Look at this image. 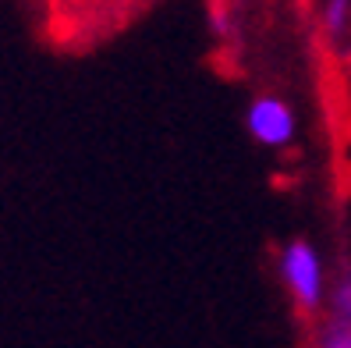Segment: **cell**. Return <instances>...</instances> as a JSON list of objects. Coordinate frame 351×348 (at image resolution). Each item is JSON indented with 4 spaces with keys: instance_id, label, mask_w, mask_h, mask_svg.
<instances>
[{
    "instance_id": "obj_1",
    "label": "cell",
    "mask_w": 351,
    "mask_h": 348,
    "mask_svg": "<svg viewBox=\"0 0 351 348\" xmlns=\"http://www.w3.org/2000/svg\"><path fill=\"white\" fill-rule=\"evenodd\" d=\"M280 281L287 295H291L295 310L305 316L323 313L326 305V270H323V256L308 238H291L280 249Z\"/></svg>"
},
{
    "instance_id": "obj_2",
    "label": "cell",
    "mask_w": 351,
    "mask_h": 348,
    "mask_svg": "<svg viewBox=\"0 0 351 348\" xmlns=\"http://www.w3.org/2000/svg\"><path fill=\"white\" fill-rule=\"evenodd\" d=\"M245 128H249V135L259 146L284 150L298 135V117H295L291 104H284L280 96H256L249 111H245Z\"/></svg>"
},
{
    "instance_id": "obj_3",
    "label": "cell",
    "mask_w": 351,
    "mask_h": 348,
    "mask_svg": "<svg viewBox=\"0 0 351 348\" xmlns=\"http://www.w3.org/2000/svg\"><path fill=\"white\" fill-rule=\"evenodd\" d=\"M326 310H330V316L351 323V267L348 263L326 284Z\"/></svg>"
},
{
    "instance_id": "obj_4",
    "label": "cell",
    "mask_w": 351,
    "mask_h": 348,
    "mask_svg": "<svg viewBox=\"0 0 351 348\" xmlns=\"http://www.w3.org/2000/svg\"><path fill=\"white\" fill-rule=\"evenodd\" d=\"M313 348H351V323H344L337 316L319 320Z\"/></svg>"
},
{
    "instance_id": "obj_5",
    "label": "cell",
    "mask_w": 351,
    "mask_h": 348,
    "mask_svg": "<svg viewBox=\"0 0 351 348\" xmlns=\"http://www.w3.org/2000/svg\"><path fill=\"white\" fill-rule=\"evenodd\" d=\"M351 25V0H326L323 4V32L330 39L344 36Z\"/></svg>"
}]
</instances>
